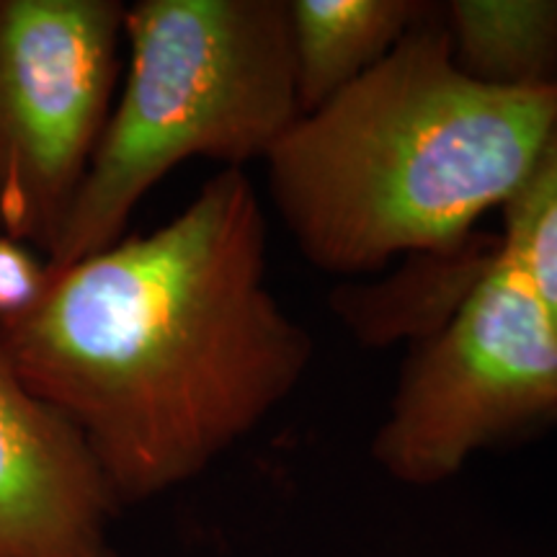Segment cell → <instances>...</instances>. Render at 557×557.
I'll use <instances>...</instances> for the list:
<instances>
[{"label": "cell", "instance_id": "1", "mask_svg": "<svg viewBox=\"0 0 557 557\" xmlns=\"http://www.w3.org/2000/svg\"><path fill=\"white\" fill-rule=\"evenodd\" d=\"M0 348L124 504L186 483L250 434L295 393L315 344L267 284L259 194L222 169L152 233L50 267Z\"/></svg>", "mask_w": 557, "mask_h": 557}, {"label": "cell", "instance_id": "2", "mask_svg": "<svg viewBox=\"0 0 557 557\" xmlns=\"http://www.w3.org/2000/svg\"><path fill=\"white\" fill-rule=\"evenodd\" d=\"M555 122L557 83L472 81L429 5L385 60L284 132L267 156L271 201L333 274L449 253L517 194Z\"/></svg>", "mask_w": 557, "mask_h": 557}, {"label": "cell", "instance_id": "3", "mask_svg": "<svg viewBox=\"0 0 557 557\" xmlns=\"http://www.w3.org/2000/svg\"><path fill=\"white\" fill-rule=\"evenodd\" d=\"M124 41L127 81L52 269L124 238L139 201L181 163L243 171L299 120L287 0H139Z\"/></svg>", "mask_w": 557, "mask_h": 557}, {"label": "cell", "instance_id": "4", "mask_svg": "<svg viewBox=\"0 0 557 557\" xmlns=\"http://www.w3.org/2000/svg\"><path fill=\"white\" fill-rule=\"evenodd\" d=\"M557 421V325L498 246L455 315L408 361L374 438L395 478L429 485L472 451Z\"/></svg>", "mask_w": 557, "mask_h": 557}, {"label": "cell", "instance_id": "5", "mask_svg": "<svg viewBox=\"0 0 557 557\" xmlns=\"http://www.w3.org/2000/svg\"><path fill=\"white\" fill-rule=\"evenodd\" d=\"M120 0H0V233L50 256L114 109Z\"/></svg>", "mask_w": 557, "mask_h": 557}, {"label": "cell", "instance_id": "6", "mask_svg": "<svg viewBox=\"0 0 557 557\" xmlns=\"http://www.w3.org/2000/svg\"><path fill=\"white\" fill-rule=\"evenodd\" d=\"M116 500L81 431L0 348V557H120Z\"/></svg>", "mask_w": 557, "mask_h": 557}, {"label": "cell", "instance_id": "7", "mask_svg": "<svg viewBox=\"0 0 557 557\" xmlns=\"http://www.w3.org/2000/svg\"><path fill=\"white\" fill-rule=\"evenodd\" d=\"M426 9L416 0H287L299 116L385 60Z\"/></svg>", "mask_w": 557, "mask_h": 557}, {"label": "cell", "instance_id": "8", "mask_svg": "<svg viewBox=\"0 0 557 557\" xmlns=\"http://www.w3.org/2000/svg\"><path fill=\"white\" fill-rule=\"evenodd\" d=\"M451 58L496 88L557 83V0H451L442 5Z\"/></svg>", "mask_w": 557, "mask_h": 557}, {"label": "cell", "instance_id": "9", "mask_svg": "<svg viewBox=\"0 0 557 557\" xmlns=\"http://www.w3.org/2000/svg\"><path fill=\"white\" fill-rule=\"evenodd\" d=\"M557 325V122L504 207V240Z\"/></svg>", "mask_w": 557, "mask_h": 557}, {"label": "cell", "instance_id": "10", "mask_svg": "<svg viewBox=\"0 0 557 557\" xmlns=\"http://www.w3.org/2000/svg\"><path fill=\"white\" fill-rule=\"evenodd\" d=\"M47 282V256L0 233V331L29 315L45 295Z\"/></svg>", "mask_w": 557, "mask_h": 557}]
</instances>
